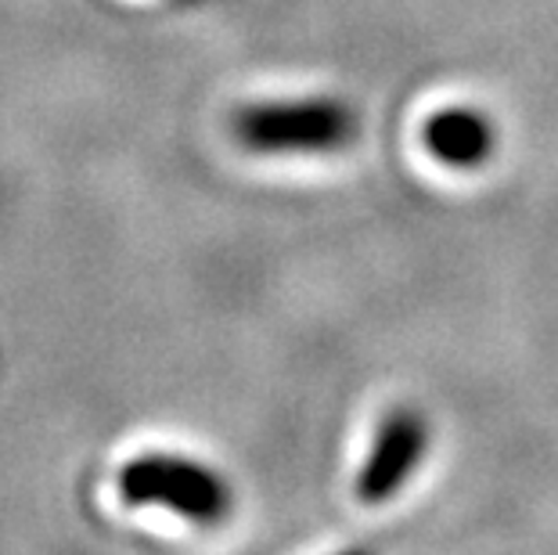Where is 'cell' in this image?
<instances>
[{
  "label": "cell",
  "mask_w": 558,
  "mask_h": 555,
  "mask_svg": "<svg viewBox=\"0 0 558 555\" xmlns=\"http://www.w3.org/2000/svg\"><path fill=\"white\" fill-rule=\"evenodd\" d=\"M234 137L259 156H320L357 137V112L336 98L245 105L234 116Z\"/></svg>",
  "instance_id": "cell-1"
},
{
  "label": "cell",
  "mask_w": 558,
  "mask_h": 555,
  "mask_svg": "<svg viewBox=\"0 0 558 555\" xmlns=\"http://www.w3.org/2000/svg\"><path fill=\"white\" fill-rule=\"evenodd\" d=\"M126 505H151L192 523H217L231 512V487L209 466L184 455H141L120 472Z\"/></svg>",
  "instance_id": "cell-2"
},
{
  "label": "cell",
  "mask_w": 558,
  "mask_h": 555,
  "mask_svg": "<svg viewBox=\"0 0 558 555\" xmlns=\"http://www.w3.org/2000/svg\"><path fill=\"white\" fill-rule=\"evenodd\" d=\"M429 451V426L418 411H393L375 433L372 455L364 458L357 472V498L364 505H383L411 480L422 455Z\"/></svg>",
  "instance_id": "cell-3"
},
{
  "label": "cell",
  "mask_w": 558,
  "mask_h": 555,
  "mask_svg": "<svg viewBox=\"0 0 558 555\" xmlns=\"http://www.w3.org/2000/svg\"><path fill=\"white\" fill-rule=\"evenodd\" d=\"M425 145L447 167H480L490 156V123L472 109H444L425 123Z\"/></svg>",
  "instance_id": "cell-4"
}]
</instances>
